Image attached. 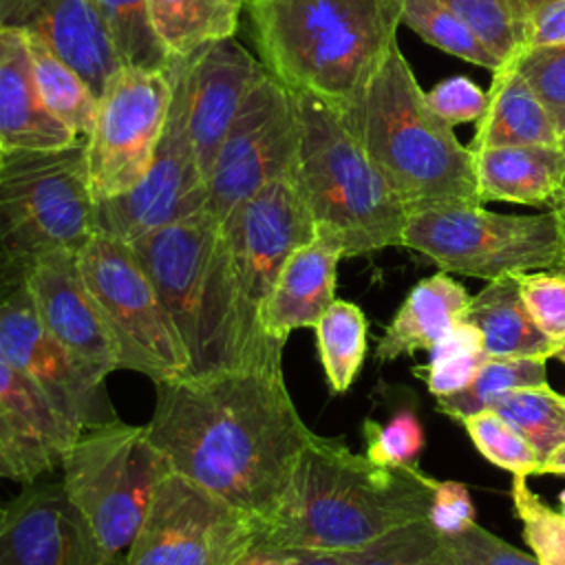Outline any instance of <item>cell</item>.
Listing matches in <instances>:
<instances>
[{"label": "cell", "instance_id": "ee69618b", "mask_svg": "<svg viewBox=\"0 0 565 565\" xmlns=\"http://www.w3.org/2000/svg\"><path fill=\"white\" fill-rule=\"evenodd\" d=\"M444 536H455L475 523V505L463 483L437 481L426 516Z\"/></svg>", "mask_w": 565, "mask_h": 565}, {"label": "cell", "instance_id": "6da1fadb", "mask_svg": "<svg viewBox=\"0 0 565 565\" xmlns=\"http://www.w3.org/2000/svg\"><path fill=\"white\" fill-rule=\"evenodd\" d=\"M148 435L172 472L258 523L311 439L280 362L159 382Z\"/></svg>", "mask_w": 565, "mask_h": 565}, {"label": "cell", "instance_id": "680465c9", "mask_svg": "<svg viewBox=\"0 0 565 565\" xmlns=\"http://www.w3.org/2000/svg\"><path fill=\"white\" fill-rule=\"evenodd\" d=\"M0 457H2V433H0Z\"/></svg>", "mask_w": 565, "mask_h": 565}, {"label": "cell", "instance_id": "7c38bea8", "mask_svg": "<svg viewBox=\"0 0 565 565\" xmlns=\"http://www.w3.org/2000/svg\"><path fill=\"white\" fill-rule=\"evenodd\" d=\"M298 146L296 93L265 68L214 157L205 181V210L223 223L238 203L294 170Z\"/></svg>", "mask_w": 565, "mask_h": 565}, {"label": "cell", "instance_id": "4316f807", "mask_svg": "<svg viewBox=\"0 0 565 565\" xmlns=\"http://www.w3.org/2000/svg\"><path fill=\"white\" fill-rule=\"evenodd\" d=\"M461 320L479 329L490 358L550 360L558 351V342L547 338L530 316L519 274L488 280V285L470 298Z\"/></svg>", "mask_w": 565, "mask_h": 565}, {"label": "cell", "instance_id": "9c48e42d", "mask_svg": "<svg viewBox=\"0 0 565 565\" xmlns=\"http://www.w3.org/2000/svg\"><path fill=\"white\" fill-rule=\"evenodd\" d=\"M402 245L428 256L439 271L494 280L554 269L563 258L558 216L499 214L483 205H448L408 214Z\"/></svg>", "mask_w": 565, "mask_h": 565}, {"label": "cell", "instance_id": "44dd1931", "mask_svg": "<svg viewBox=\"0 0 565 565\" xmlns=\"http://www.w3.org/2000/svg\"><path fill=\"white\" fill-rule=\"evenodd\" d=\"M0 26L40 35L102 95L124 66L90 0H0Z\"/></svg>", "mask_w": 565, "mask_h": 565}, {"label": "cell", "instance_id": "6f0895ef", "mask_svg": "<svg viewBox=\"0 0 565 565\" xmlns=\"http://www.w3.org/2000/svg\"><path fill=\"white\" fill-rule=\"evenodd\" d=\"M4 154H7V152H4V150H2V146H0V168H2V161H4Z\"/></svg>", "mask_w": 565, "mask_h": 565}, {"label": "cell", "instance_id": "e575fe53", "mask_svg": "<svg viewBox=\"0 0 565 565\" xmlns=\"http://www.w3.org/2000/svg\"><path fill=\"white\" fill-rule=\"evenodd\" d=\"M124 64L163 68L170 57L159 44L146 0H90Z\"/></svg>", "mask_w": 565, "mask_h": 565}, {"label": "cell", "instance_id": "f546056e", "mask_svg": "<svg viewBox=\"0 0 565 565\" xmlns=\"http://www.w3.org/2000/svg\"><path fill=\"white\" fill-rule=\"evenodd\" d=\"M318 355L333 393H344L355 382L366 355V316L349 300H333L313 324Z\"/></svg>", "mask_w": 565, "mask_h": 565}, {"label": "cell", "instance_id": "d590c367", "mask_svg": "<svg viewBox=\"0 0 565 565\" xmlns=\"http://www.w3.org/2000/svg\"><path fill=\"white\" fill-rule=\"evenodd\" d=\"M468 437L477 446V450L501 470H508L512 475H536L541 459L532 444L512 428L501 415L486 408L479 413H472L461 419Z\"/></svg>", "mask_w": 565, "mask_h": 565}, {"label": "cell", "instance_id": "91938a15", "mask_svg": "<svg viewBox=\"0 0 565 565\" xmlns=\"http://www.w3.org/2000/svg\"><path fill=\"white\" fill-rule=\"evenodd\" d=\"M563 404H565V395H563Z\"/></svg>", "mask_w": 565, "mask_h": 565}, {"label": "cell", "instance_id": "3957f363", "mask_svg": "<svg viewBox=\"0 0 565 565\" xmlns=\"http://www.w3.org/2000/svg\"><path fill=\"white\" fill-rule=\"evenodd\" d=\"M128 245L161 296L188 353L190 375L282 360L285 342L269 338L243 302L221 221L207 210Z\"/></svg>", "mask_w": 565, "mask_h": 565}, {"label": "cell", "instance_id": "603a6c76", "mask_svg": "<svg viewBox=\"0 0 565 565\" xmlns=\"http://www.w3.org/2000/svg\"><path fill=\"white\" fill-rule=\"evenodd\" d=\"M71 128L57 121L44 106L26 35L20 29L0 26V146L15 150H53L77 143Z\"/></svg>", "mask_w": 565, "mask_h": 565}, {"label": "cell", "instance_id": "7bdbcfd3", "mask_svg": "<svg viewBox=\"0 0 565 565\" xmlns=\"http://www.w3.org/2000/svg\"><path fill=\"white\" fill-rule=\"evenodd\" d=\"M426 99L444 121L455 126V124L479 121L486 110L488 95L472 79L457 75L435 84L426 93Z\"/></svg>", "mask_w": 565, "mask_h": 565}, {"label": "cell", "instance_id": "9a60e30c", "mask_svg": "<svg viewBox=\"0 0 565 565\" xmlns=\"http://www.w3.org/2000/svg\"><path fill=\"white\" fill-rule=\"evenodd\" d=\"M221 227L243 302L260 322V309L285 260L316 236L294 170L238 203Z\"/></svg>", "mask_w": 565, "mask_h": 565}, {"label": "cell", "instance_id": "8fae6325", "mask_svg": "<svg viewBox=\"0 0 565 565\" xmlns=\"http://www.w3.org/2000/svg\"><path fill=\"white\" fill-rule=\"evenodd\" d=\"M174 90L172 64H124L106 84L86 137L88 183L95 203L130 192L148 172L161 141Z\"/></svg>", "mask_w": 565, "mask_h": 565}, {"label": "cell", "instance_id": "94428289", "mask_svg": "<svg viewBox=\"0 0 565 565\" xmlns=\"http://www.w3.org/2000/svg\"><path fill=\"white\" fill-rule=\"evenodd\" d=\"M0 512H2V508H0Z\"/></svg>", "mask_w": 565, "mask_h": 565}, {"label": "cell", "instance_id": "8992f818", "mask_svg": "<svg viewBox=\"0 0 565 565\" xmlns=\"http://www.w3.org/2000/svg\"><path fill=\"white\" fill-rule=\"evenodd\" d=\"M300 146L294 179L316 230L333 234L344 256L402 245L408 212L342 115L327 102L296 93Z\"/></svg>", "mask_w": 565, "mask_h": 565}, {"label": "cell", "instance_id": "7a4b0ae2", "mask_svg": "<svg viewBox=\"0 0 565 565\" xmlns=\"http://www.w3.org/2000/svg\"><path fill=\"white\" fill-rule=\"evenodd\" d=\"M437 479L415 466H380L340 439L311 435L258 543L278 550L358 552L428 516Z\"/></svg>", "mask_w": 565, "mask_h": 565}, {"label": "cell", "instance_id": "1f68e13d", "mask_svg": "<svg viewBox=\"0 0 565 565\" xmlns=\"http://www.w3.org/2000/svg\"><path fill=\"white\" fill-rule=\"evenodd\" d=\"M490 411L516 428L543 461L556 446L565 444V404L563 395L550 384L521 386L501 395Z\"/></svg>", "mask_w": 565, "mask_h": 565}, {"label": "cell", "instance_id": "30bf717a", "mask_svg": "<svg viewBox=\"0 0 565 565\" xmlns=\"http://www.w3.org/2000/svg\"><path fill=\"white\" fill-rule=\"evenodd\" d=\"M77 263L117 347L119 369L154 384L188 377V353L132 247L95 232L77 252Z\"/></svg>", "mask_w": 565, "mask_h": 565}, {"label": "cell", "instance_id": "11a10c76", "mask_svg": "<svg viewBox=\"0 0 565 565\" xmlns=\"http://www.w3.org/2000/svg\"><path fill=\"white\" fill-rule=\"evenodd\" d=\"M554 358H558L561 362H565V340L561 342V347H558V351H556V355Z\"/></svg>", "mask_w": 565, "mask_h": 565}, {"label": "cell", "instance_id": "7402d4cb", "mask_svg": "<svg viewBox=\"0 0 565 565\" xmlns=\"http://www.w3.org/2000/svg\"><path fill=\"white\" fill-rule=\"evenodd\" d=\"M347 258L342 243L327 232L300 245L282 265L263 309V331L285 342L296 329L313 327L335 300L338 263Z\"/></svg>", "mask_w": 565, "mask_h": 565}, {"label": "cell", "instance_id": "d6986e66", "mask_svg": "<svg viewBox=\"0 0 565 565\" xmlns=\"http://www.w3.org/2000/svg\"><path fill=\"white\" fill-rule=\"evenodd\" d=\"M265 73L234 35L188 55V130L203 179L254 82Z\"/></svg>", "mask_w": 565, "mask_h": 565}, {"label": "cell", "instance_id": "d6a6232c", "mask_svg": "<svg viewBox=\"0 0 565 565\" xmlns=\"http://www.w3.org/2000/svg\"><path fill=\"white\" fill-rule=\"evenodd\" d=\"M402 24L435 49L490 73L505 64L441 0H402Z\"/></svg>", "mask_w": 565, "mask_h": 565}, {"label": "cell", "instance_id": "5bb4252c", "mask_svg": "<svg viewBox=\"0 0 565 565\" xmlns=\"http://www.w3.org/2000/svg\"><path fill=\"white\" fill-rule=\"evenodd\" d=\"M170 64L172 102L146 177L130 192L95 205V232L124 243L205 210V179L188 130V57H170Z\"/></svg>", "mask_w": 565, "mask_h": 565}, {"label": "cell", "instance_id": "681fc988", "mask_svg": "<svg viewBox=\"0 0 565 565\" xmlns=\"http://www.w3.org/2000/svg\"><path fill=\"white\" fill-rule=\"evenodd\" d=\"M435 565H481V563L468 556L461 547H457L448 536L441 534V545H439Z\"/></svg>", "mask_w": 565, "mask_h": 565}, {"label": "cell", "instance_id": "e0dca14e", "mask_svg": "<svg viewBox=\"0 0 565 565\" xmlns=\"http://www.w3.org/2000/svg\"><path fill=\"white\" fill-rule=\"evenodd\" d=\"M0 565H108L62 481L35 479L0 512Z\"/></svg>", "mask_w": 565, "mask_h": 565}, {"label": "cell", "instance_id": "8d00e7d4", "mask_svg": "<svg viewBox=\"0 0 565 565\" xmlns=\"http://www.w3.org/2000/svg\"><path fill=\"white\" fill-rule=\"evenodd\" d=\"M501 62L523 49L525 26L514 0H441Z\"/></svg>", "mask_w": 565, "mask_h": 565}, {"label": "cell", "instance_id": "b9f144b4", "mask_svg": "<svg viewBox=\"0 0 565 565\" xmlns=\"http://www.w3.org/2000/svg\"><path fill=\"white\" fill-rule=\"evenodd\" d=\"M523 300L536 327L554 342L565 340V269H539L519 274Z\"/></svg>", "mask_w": 565, "mask_h": 565}, {"label": "cell", "instance_id": "ffe728a7", "mask_svg": "<svg viewBox=\"0 0 565 565\" xmlns=\"http://www.w3.org/2000/svg\"><path fill=\"white\" fill-rule=\"evenodd\" d=\"M0 433L2 457L0 477L31 483L60 461L75 441L62 417L53 411L38 386L13 366L0 351Z\"/></svg>", "mask_w": 565, "mask_h": 565}, {"label": "cell", "instance_id": "83f0119b", "mask_svg": "<svg viewBox=\"0 0 565 565\" xmlns=\"http://www.w3.org/2000/svg\"><path fill=\"white\" fill-rule=\"evenodd\" d=\"M150 26L168 57H188L232 38L245 0H146Z\"/></svg>", "mask_w": 565, "mask_h": 565}, {"label": "cell", "instance_id": "484cf974", "mask_svg": "<svg viewBox=\"0 0 565 565\" xmlns=\"http://www.w3.org/2000/svg\"><path fill=\"white\" fill-rule=\"evenodd\" d=\"M486 95V110L468 146L472 152L499 146L558 143L561 132L550 110L519 73L514 57L492 73Z\"/></svg>", "mask_w": 565, "mask_h": 565}, {"label": "cell", "instance_id": "f907efd6", "mask_svg": "<svg viewBox=\"0 0 565 565\" xmlns=\"http://www.w3.org/2000/svg\"><path fill=\"white\" fill-rule=\"evenodd\" d=\"M536 475H565V444L556 446L539 466Z\"/></svg>", "mask_w": 565, "mask_h": 565}, {"label": "cell", "instance_id": "f35d334b", "mask_svg": "<svg viewBox=\"0 0 565 565\" xmlns=\"http://www.w3.org/2000/svg\"><path fill=\"white\" fill-rule=\"evenodd\" d=\"M439 545L441 532L428 519H419L351 552V558L353 565H435Z\"/></svg>", "mask_w": 565, "mask_h": 565}, {"label": "cell", "instance_id": "cb8c5ba5", "mask_svg": "<svg viewBox=\"0 0 565 565\" xmlns=\"http://www.w3.org/2000/svg\"><path fill=\"white\" fill-rule=\"evenodd\" d=\"M472 157L483 203L508 201L550 210L565 183V152L558 143L483 148Z\"/></svg>", "mask_w": 565, "mask_h": 565}, {"label": "cell", "instance_id": "4dcf8cb0", "mask_svg": "<svg viewBox=\"0 0 565 565\" xmlns=\"http://www.w3.org/2000/svg\"><path fill=\"white\" fill-rule=\"evenodd\" d=\"M545 362L543 358H488L466 388L437 397V408L461 422L472 413L490 408L512 388L547 384Z\"/></svg>", "mask_w": 565, "mask_h": 565}, {"label": "cell", "instance_id": "f6af8a7d", "mask_svg": "<svg viewBox=\"0 0 565 565\" xmlns=\"http://www.w3.org/2000/svg\"><path fill=\"white\" fill-rule=\"evenodd\" d=\"M457 547H461L468 556L479 561L481 565H541L539 558L532 554H525L510 545L508 541L494 536L486 527H481L477 521L466 527L463 532L448 536Z\"/></svg>", "mask_w": 565, "mask_h": 565}, {"label": "cell", "instance_id": "c3c4849f", "mask_svg": "<svg viewBox=\"0 0 565 565\" xmlns=\"http://www.w3.org/2000/svg\"><path fill=\"white\" fill-rule=\"evenodd\" d=\"M236 565H285V554L282 550L263 545V543H254L241 558Z\"/></svg>", "mask_w": 565, "mask_h": 565}, {"label": "cell", "instance_id": "2e32d148", "mask_svg": "<svg viewBox=\"0 0 565 565\" xmlns=\"http://www.w3.org/2000/svg\"><path fill=\"white\" fill-rule=\"evenodd\" d=\"M0 351L38 386L73 433L117 419L104 382L53 340L24 282L0 296Z\"/></svg>", "mask_w": 565, "mask_h": 565}, {"label": "cell", "instance_id": "816d5d0a", "mask_svg": "<svg viewBox=\"0 0 565 565\" xmlns=\"http://www.w3.org/2000/svg\"><path fill=\"white\" fill-rule=\"evenodd\" d=\"M547 2H556V0H514V7H516V11H519V15H521V20H523V26H525V18H527L532 11H536L539 7L547 4Z\"/></svg>", "mask_w": 565, "mask_h": 565}, {"label": "cell", "instance_id": "9f6ffc18", "mask_svg": "<svg viewBox=\"0 0 565 565\" xmlns=\"http://www.w3.org/2000/svg\"><path fill=\"white\" fill-rule=\"evenodd\" d=\"M558 503H561V512L565 514V490L558 494Z\"/></svg>", "mask_w": 565, "mask_h": 565}, {"label": "cell", "instance_id": "f5cc1de1", "mask_svg": "<svg viewBox=\"0 0 565 565\" xmlns=\"http://www.w3.org/2000/svg\"><path fill=\"white\" fill-rule=\"evenodd\" d=\"M558 146H561V150L565 152V130H563L561 137H558ZM550 210H565V183H563V190H561V194L556 196V201L552 203Z\"/></svg>", "mask_w": 565, "mask_h": 565}, {"label": "cell", "instance_id": "7dc6e473", "mask_svg": "<svg viewBox=\"0 0 565 565\" xmlns=\"http://www.w3.org/2000/svg\"><path fill=\"white\" fill-rule=\"evenodd\" d=\"M282 554H285V565H353L351 554H344V552L282 550Z\"/></svg>", "mask_w": 565, "mask_h": 565}, {"label": "cell", "instance_id": "ab89813d", "mask_svg": "<svg viewBox=\"0 0 565 565\" xmlns=\"http://www.w3.org/2000/svg\"><path fill=\"white\" fill-rule=\"evenodd\" d=\"M366 457L380 466H415L424 448V428L411 408L395 413L388 422L364 419Z\"/></svg>", "mask_w": 565, "mask_h": 565}, {"label": "cell", "instance_id": "74e56055", "mask_svg": "<svg viewBox=\"0 0 565 565\" xmlns=\"http://www.w3.org/2000/svg\"><path fill=\"white\" fill-rule=\"evenodd\" d=\"M512 505L523 525V539L541 565H565V514L547 508L527 486V477L512 475Z\"/></svg>", "mask_w": 565, "mask_h": 565}, {"label": "cell", "instance_id": "52a82bcc", "mask_svg": "<svg viewBox=\"0 0 565 565\" xmlns=\"http://www.w3.org/2000/svg\"><path fill=\"white\" fill-rule=\"evenodd\" d=\"M86 139L7 152L0 168V296L53 252H79L95 234Z\"/></svg>", "mask_w": 565, "mask_h": 565}, {"label": "cell", "instance_id": "bcb514c9", "mask_svg": "<svg viewBox=\"0 0 565 565\" xmlns=\"http://www.w3.org/2000/svg\"><path fill=\"white\" fill-rule=\"evenodd\" d=\"M554 44H565V0L547 2L525 18L523 49Z\"/></svg>", "mask_w": 565, "mask_h": 565}, {"label": "cell", "instance_id": "d4e9b609", "mask_svg": "<svg viewBox=\"0 0 565 565\" xmlns=\"http://www.w3.org/2000/svg\"><path fill=\"white\" fill-rule=\"evenodd\" d=\"M463 285L446 271L419 280L404 298L375 347V362H393L402 355L430 351L463 318L470 302Z\"/></svg>", "mask_w": 565, "mask_h": 565}, {"label": "cell", "instance_id": "ac0fdd59", "mask_svg": "<svg viewBox=\"0 0 565 565\" xmlns=\"http://www.w3.org/2000/svg\"><path fill=\"white\" fill-rule=\"evenodd\" d=\"M44 329L95 380L119 369L108 324L82 276L77 252H53L38 258L24 278Z\"/></svg>", "mask_w": 565, "mask_h": 565}, {"label": "cell", "instance_id": "ba28073f", "mask_svg": "<svg viewBox=\"0 0 565 565\" xmlns=\"http://www.w3.org/2000/svg\"><path fill=\"white\" fill-rule=\"evenodd\" d=\"M62 486L108 565H117L141 530L170 470L146 426L119 419L82 430L64 452Z\"/></svg>", "mask_w": 565, "mask_h": 565}, {"label": "cell", "instance_id": "5b68a950", "mask_svg": "<svg viewBox=\"0 0 565 565\" xmlns=\"http://www.w3.org/2000/svg\"><path fill=\"white\" fill-rule=\"evenodd\" d=\"M340 115L408 214L483 205L470 148L430 108L399 44L391 49L364 95Z\"/></svg>", "mask_w": 565, "mask_h": 565}, {"label": "cell", "instance_id": "f1b7e54d", "mask_svg": "<svg viewBox=\"0 0 565 565\" xmlns=\"http://www.w3.org/2000/svg\"><path fill=\"white\" fill-rule=\"evenodd\" d=\"M24 35L33 62L38 93L46 110L77 137L86 139L97 115V93L64 57L51 49L46 40L29 31H24Z\"/></svg>", "mask_w": 565, "mask_h": 565}, {"label": "cell", "instance_id": "277c9868", "mask_svg": "<svg viewBox=\"0 0 565 565\" xmlns=\"http://www.w3.org/2000/svg\"><path fill=\"white\" fill-rule=\"evenodd\" d=\"M263 66L349 110L397 44L402 0H245Z\"/></svg>", "mask_w": 565, "mask_h": 565}, {"label": "cell", "instance_id": "60d3db41", "mask_svg": "<svg viewBox=\"0 0 565 565\" xmlns=\"http://www.w3.org/2000/svg\"><path fill=\"white\" fill-rule=\"evenodd\" d=\"M519 73L550 110L558 132L565 130V44L523 49L514 55Z\"/></svg>", "mask_w": 565, "mask_h": 565}, {"label": "cell", "instance_id": "db71d44e", "mask_svg": "<svg viewBox=\"0 0 565 565\" xmlns=\"http://www.w3.org/2000/svg\"><path fill=\"white\" fill-rule=\"evenodd\" d=\"M556 216H558V221H561V232H563V243H565V210H552ZM558 269H565V249H563V258H561V265H558Z\"/></svg>", "mask_w": 565, "mask_h": 565}, {"label": "cell", "instance_id": "4fadbf2b", "mask_svg": "<svg viewBox=\"0 0 565 565\" xmlns=\"http://www.w3.org/2000/svg\"><path fill=\"white\" fill-rule=\"evenodd\" d=\"M256 539L254 516L168 472L124 565H236Z\"/></svg>", "mask_w": 565, "mask_h": 565}, {"label": "cell", "instance_id": "836d02e7", "mask_svg": "<svg viewBox=\"0 0 565 565\" xmlns=\"http://www.w3.org/2000/svg\"><path fill=\"white\" fill-rule=\"evenodd\" d=\"M488 358L479 329L461 320L430 349V362L415 373L426 380L435 397H441L466 388Z\"/></svg>", "mask_w": 565, "mask_h": 565}]
</instances>
